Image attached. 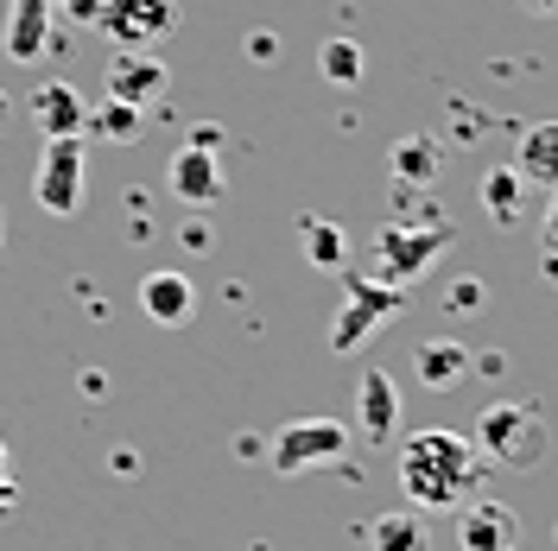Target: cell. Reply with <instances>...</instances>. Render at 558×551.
I'll use <instances>...</instances> for the list:
<instances>
[{
	"instance_id": "cell-1",
	"label": "cell",
	"mask_w": 558,
	"mask_h": 551,
	"mask_svg": "<svg viewBox=\"0 0 558 551\" xmlns=\"http://www.w3.org/2000/svg\"><path fill=\"white\" fill-rule=\"evenodd\" d=\"M483 476H488L483 450L463 431H438L432 425V431H413L400 444V488H407L413 507H463V501H476Z\"/></svg>"
},
{
	"instance_id": "cell-2",
	"label": "cell",
	"mask_w": 558,
	"mask_h": 551,
	"mask_svg": "<svg viewBox=\"0 0 558 551\" xmlns=\"http://www.w3.org/2000/svg\"><path fill=\"white\" fill-rule=\"evenodd\" d=\"M470 444L483 450L488 469H539V456L553 450V431H546L539 406L501 400V406H488V413L476 418V438H470Z\"/></svg>"
},
{
	"instance_id": "cell-3",
	"label": "cell",
	"mask_w": 558,
	"mask_h": 551,
	"mask_svg": "<svg viewBox=\"0 0 558 551\" xmlns=\"http://www.w3.org/2000/svg\"><path fill=\"white\" fill-rule=\"evenodd\" d=\"M33 197H38L45 216H76V209H83V197H89V146H83V134L45 139Z\"/></svg>"
},
{
	"instance_id": "cell-4",
	"label": "cell",
	"mask_w": 558,
	"mask_h": 551,
	"mask_svg": "<svg viewBox=\"0 0 558 551\" xmlns=\"http://www.w3.org/2000/svg\"><path fill=\"white\" fill-rule=\"evenodd\" d=\"M349 450V425L337 418H292L274 438V469L279 476H312L317 463H337Z\"/></svg>"
},
{
	"instance_id": "cell-5",
	"label": "cell",
	"mask_w": 558,
	"mask_h": 551,
	"mask_svg": "<svg viewBox=\"0 0 558 551\" xmlns=\"http://www.w3.org/2000/svg\"><path fill=\"white\" fill-rule=\"evenodd\" d=\"M172 26H178L172 0H102L96 7V33L114 38L121 51H146V45L172 38Z\"/></svg>"
},
{
	"instance_id": "cell-6",
	"label": "cell",
	"mask_w": 558,
	"mask_h": 551,
	"mask_svg": "<svg viewBox=\"0 0 558 551\" xmlns=\"http://www.w3.org/2000/svg\"><path fill=\"white\" fill-rule=\"evenodd\" d=\"M457 242V229L438 216V222H425V229H407V222H387L381 229V267H387V279L393 285H413L445 247Z\"/></svg>"
},
{
	"instance_id": "cell-7",
	"label": "cell",
	"mask_w": 558,
	"mask_h": 551,
	"mask_svg": "<svg viewBox=\"0 0 558 551\" xmlns=\"http://www.w3.org/2000/svg\"><path fill=\"white\" fill-rule=\"evenodd\" d=\"M343 292H349V305L337 310V323H330V348H355L375 323H387L393 310L407 305V292L393 285H375V279H362V273H343Z\"/></svg>"
},
{
	"instance_id": "cell-8",
	"label": "cell",
	"mask_w": 558,
	"mask_h": 551,
	"mask_svg": "<svg viewBox=\"0 0 558 551\" xmlns=\"http://www.w3.org/2000/svg\"><path fill=\"white\" fill-rule=\"evenodd\" d=\"M140 310H146V323H159V330H184V323L197 317V285H191V273L153 267V273L140 279Z\"/></svg>"
},
{
	"instance_id": "cell-9",
	"label": "cell",
	"mask_w": 558,
	"mask_h": 551,
	"mask_svg": "<svg viewBox=\"0 0 558 551\" xmlns=\"http://www.w3.org/2000/svg\"><path fill=\"white\" fill-rule=\"evenodd\" d=\"M457 546L463 551H521V514L508 501H463Z\"/></svg>"
},
{
	"instance_id": "cell-10",
	"label": "cell",
	"mask_w": 558,
	"mask_h": 551,
	"mask_svg": "<svg viewBox=\"0 0 558 551\" xmlns=\"http://www.w3.org/2000/svg\"><path fill=\"white\" fill-rule=\"evenodd\" d=\"M172 191L184 197V204H222V191H229V177H222V166H216V146H184L172 159Z\"/></svg>"
},
{
	"instance_id": "cell-11",
	"label": "cell",
	"mask_w": 558,
	"mask_h": 551,
	"mask_svg": "<svg viewBox=\"0 0 558 551\" xmlns=\"http://www.w3.org/2000/svg\"><path fill=\"white\" fill-rule=\"evenodd\" d=\"M355 425H362L375 444H387V438L400 431V387L387 380V368H368V375H362V387H355Z\"/></svg>"
},
{
	"instance_id": "cell-12",
	"label": "cell",
	"mask_w": 558,
	"mask_h": 551,
	"mask_svg": "<svg viewBox=\"0 0 558 551\" xmlns=\"http://www.w3.org/2000/svg\"><path fill=\"white\" fill-rule=\"evenodd\" d=\"M166 64L159 58H146V51H121L114 58V70H108V96L114 102H134V108H146V102H159L166 96Z\"/></svg>"
},
{
	"instance_id": "cell-13",
	"label": "cell",
	"mask_w": 558,
	"mask_h": 551,
	"mask_svg": "<svg viewBox=\"0 0 558 551\" xmlns=\"http://www.w3.org/2000/svg\"><path fill=\"white\" fill-rule=\"evenodd\" d=\"M470 368H476V355L457 343V336H432V343H418V355H413L418 387H432V393H451V387H463V380H470Z\"/></svg>"
},
{
	"instance_id": "cell-14",
	"label": "cell",
	"mask_w": 558,
	"mask_h": 551,
	"mask_svg": "<svg viewBox=\"0 0 558 551\" xmlns=\"http://www.w3.org/2000/svg\"><path fill=\"white\" fill-rule=\"evenodd\" d=\"M45 45H51V0H13V13H7V58L33 64Z\"/></svg>"
},
{
	"instance_id": "cell-15",
	"label": "cell",
	"mask_w": 558,
	"mask_h": 551,
	"mask_svg": "<svg viewBox=\"0 0 558 551\" xmlns=\"http://www.w3.org/2000/svg\"><path fill=\"white\" fill-rule=\"evenodd\" d=\"M33 121L45 127V139H58V134H83V121H89V108H83V96L70 89V83H38L33 89Z\"/></svg>"
},
{
	"instance_id": "cell-16",
	"label": "cell",
	"mask_w": 558,
	"mask_h": 551,
	"mask_svg": "<svg viewBox=\"0 0 558 551\" xmlns=\"http://www.w3.org/2000/svg\"><path fill=\"white\" fill-rule=\"evenodd\" d=\"M514 172L533 184V191H558V121H539L521 134V152H514Z\"/></svg>"
},
{
	"instance_id": "cell-17",
	"label": "cell",
	"mask_w": 558,
	"mask_h": 551,
	"mask_svg": "<svg viewBox=\"0 0 558 551\" xmlns=\"http://www.w3.org/2000/svg\"><path fill=\"white\" fill-rule=\"evenodd\" d=\"M526 191H533V184H526L514 166H501V172H488V177H483V209L495 216V222H501V229H514V222H521Z\"/></svg>"
},
{
	"instance_id": "cell-18",
	"label": "cell",
	"mask_w": 558,
	"mask_h": 551,
	"mask_svg": "<svg viewBox=\"0 0 558 551\" xmlns=\"http://www.w3.org/2000/svg\"><path fill=\"white\" fill-rule=\"evenodd\" d=\"M438 166H445V146H438V139H425V134L400 139V146L387 152V172H400L407 184H432V177H438Z\"/></svg>"
},
{
	"instance_id": "cell-19",
	"label": "cell",
	"mask_w": 558,
	"mask_h": 551,
	"mask_svg": "<svg viewBox=\"0 0 558 551\" xmlns=\"http://www.w3.org/2000/svg\"><path fill=\"white\" fill-rule=\"evenodd\" d=\"M299 235H305V260H312L317 273H343L349 242H343V229H337V222H324V216H305V222H299Z\"/></svg>"
},
{
	"instance_id": "cell-20",
	"label": "cell",
	"mask_w": 558,
	"mask_h": 551,
	"mask_svg": "<svg viewBox=\"0 0 558 551\" xmlns=\"http://www.w3.org/2000/svg\"><path fill=\"white\" fill-rule=\"evenodd\" d=\"M368 539H375V551H425L432 546V532H425L418 514H381L368 526Z\"/></svg>"
},
{
	"instance_id": "cell-21",
	"label": "cell",
	"mask_w": 558,
	"mask_h": 551,
	"mask_svg": "<svg viewBox=\"0 0 558 551\" xmlns=\"http://www.w3.org/2000/svg\"><path fill=\"white\" fill-rule=\"evenodd\" d=\"M83 134H96V139H108V146H128V139H140V108L134 102H114L108 96L89 121H83Z\"/></svg>"
},
{
	"instance_id": "cell-22",
	"label": "cell",
	"mask_w": 558,
	"mask_h": 551,
	"mask_svg": "<svg viewBox=\"0 0 558 551\" xmlns=\"http://www.w3.org/2000/svg\"><path fill=\"white\" fill-rule=\"evenodd\" d=\"M317 70H324V76H330V83H362V45H355V38H330V45H324V51H317Z\"/></svg>"
},
{
	"instance_id": "cell-23",
	"label": "cell",
	"mask_w": 558,
	"mask_h": 551,
	"mask_svg": "<svg viewBox=\"0 0 558 551\" xmlns=\"http://www.w3.org/2000/svg\"><path fill=\"white\" fill-rule=\"evenodd\" d=\"M483 298H488L483 279H470V273H457L451 285H445V305L451 310H483Z\"/></svg>"
},
{
	"instance_id": "cell-24",
	"label": "cell",
	"mask_w": 558,
	"mask_h": 551,
	"mask_svg": "<svg viewBox=\"0 0 558 551\" xmlns=\"http://www.w3.org/2000/svg\"><path fill=\"white\" fill-rule=\"evenodd\" d=\"M96 7H102V0H51V20L64 13V20H89V26H96Z\"/></svg>"
},
{
	"instance_id": "cell-25",
	"label": "cell",
	"mask_w": 558,
	"mask_h": 551,
	"mask_svg": "<svg viewBox=\"0 0 558 551\" xmlns=\"http://www.w3.org/2000/svg\"><path fill=\"white\" fill-rule=\"evenodd\" d=\"M13 501H20V482H13V456L0 444V507H13Z\"/></svg>"
},
{
	"instance_id": "cell-26",
	"label": "cell",
	"mask_w": 558,
	"mask_h": 551,
	"mask_svg": "<svg viewBox=\"0 0 558 551\" xmlns=\"http://www.w3.org/2000/svg\"><path fill=\"white\" fill-rule=\"evenodd\" d=\"M247 51H254V58H274L279 45H274V33H254V38H247Z\"/></svg>"
},
{
	"instance_id": "cell-27",
	"label": "cell",
	"mask_w": 558,
	"mask_h": 551,
	"mask_svg": "<svg viewBox=\"0 0 558 551\" xmlns=\"http://www.w3.org/2000/svg\"><path fill=\"white\" fill-rule=\"evenodd\" d=\"M546 242H553V254H558V191H553V209H546Z\"/></svg>"
},
{
	"instance_id": "cell-28",
	"label": "cell",
	"mask_w": 558,
	"mask_h": 551,
	"mask_svg": "<svg viewBox=\"0 0 558 551\" xmlns=\"http://www.w3.org/2000/svg\"><path fill=\"white\" fill-rule=\"evenodd\" d=\"M521 7H533V13H558V0H521Z\"/></svg>"
},
{
	"instance_id": "cell-29",
	"label": "cell",
	"mask_w": 558,
	"mask_h": 551,
	"mask_svg": "<svg viewBox=\"0 0 558 551\" xmlns=\"http://www.w3.org/2000/svg\"><path fill=\"white\" fill-rule=\"evenodd\" d=\"M7 114H13V102H7V89H0V127H7Z\"/></svg>"
},
{
	"instance_id": "cell-30",
	"label": "cell",
	"mask_w": 558,
	"mask_h": 551,
	"mask_svg": "<svg viewBox=\"0 0 558 551\" xmlns=\"http://www.w3.org/2000/svg\"><path fill=\"white\" fill-rule=\"evenodd\" d=\"M0 247H7V216H0Z\"/></svg>"
}]
</instances>
